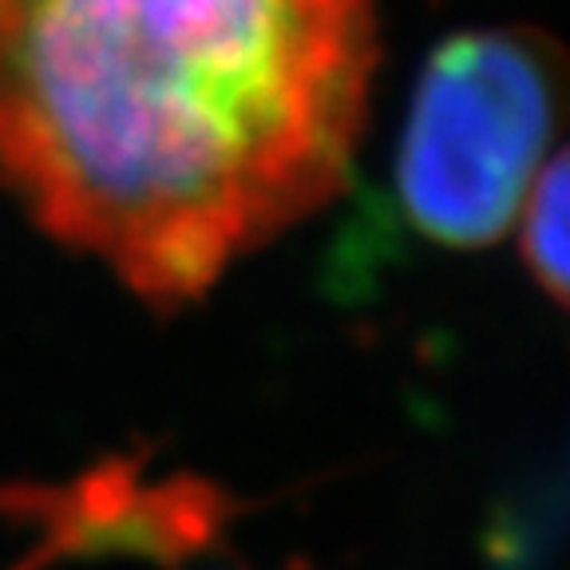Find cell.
<instances>
[{
  "mask_svg": "<svg viewBox=\"0 0 570 570\" xmlns=\"http://www.w3.org/2000/svg\"><path fill=\"white\" fill-rule=\"evenodd\" d=\"M373 0H0V183L151 309L345 190Z\"/></svg>",
  "mask_w": 570,
  "mask_h": 570,
  "instance_id": "1",
  "label": "cell"
},
{
  "mask_svg": "<svg viewBox=\"0 0 570 570\" xmlns=\"http://www.w3.org/2000/svg\"><path fill=\"white\" fill-rule=\"evenodd\" d=\"M562 107V56L539 32H460L428 56L396 155V195L424 238L480 249L515 226Z\"/></svg>",
  "mask_w": 570,
  "mask_h": 570,
  "instance_id": "2",
  "label": "cell"
},
{
  "mask_svg": "<svg viewBox=\"0 0 570 570\" xmlns=\"http://www.w3.org/2000/svg\"><path fill=\"white\" fill-rule=\"evenodd\" d=\"M519 258L531 269L534 285L554 305H567L570 282V163L562 151L539 167L527 198L515 214Z\"/></svg>",
  "mask_w": 570,
  "mask_h": 570,
  "instance_id": "3",
  "label": "cell"
}]
</instances>
